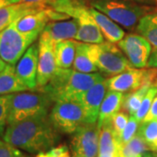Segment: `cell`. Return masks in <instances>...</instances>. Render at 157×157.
I'll list each match as a JSON object with an SVG mask.
<instances>
[{
    "instance_id": "obj_31",
    "label": "cell",
    "mask_w": 157,
    "mask_h": 157,
    "mask_svg": "<svg viewBox=\"0 0 157 157\" xmlns=\"http://www.w3.org/2000/svg\"><path fill=\"white\" fill-rule=\"evenodd\" d=\"M35 157H72L69 147L65 144H60L50 148L49 150L41 152Z\"/></svg>"
},
{
    "instance_id": "obj_28",
    "label": "cell",
    "mask_w": 157,
    "mask_h": 157,
    "mask_svg": "<svg viewBox=\"0 0 157 157\" xmlns=\"http://www.w3.org/2000/svg\"><path fill=\"white\" fill-rule=\"evenodd\" d=\"M128 113L124 110H120L119 112L114 113L109 120L113 130L117 137L118 141L123 132L124 128H126L127 124L128 122Z\"/></svg>"
},
{
    "instance_id": "obj_30",
    "label": "cell",
    "mask_w": 157,
    "mask_h": 157,
    "mask_svg": "<svg viewBox=\"0 0 157 157\" xmlns=\"http://www.w3.org/2000/svg\"><path fill=\"white\" fill-rule=\"evenodd\" d=\"M139 126H140V122L133 115H131L129 117L128 122L127 124L126 128H124L123 132L119 139V143L124 144V143L128 142L129 140L137 134Z\"/></svg>"
},
{
    "instance_id": "obj_23",
    "label": "cell",
    "mask_w": 157,
    "mask_h": 157,
    "mask_svg": "<svg viewBox=\"0 0 157 157\" xmlns=\"http://www.w3.org/2000/svg\"><path fill=\"white\" fill-rule=\"evenodd\" d=\"M136 31L149 41L154 49L157 50V8L140 19Z\"/></svg>"
},
{
    "instance_id": "obj_20",
    "label": "cell",
    "mask_w": 157,
    "mask_h": 157,
    "mask_svg": "<svg viewBox=\"0 0 157 157\" xmlns=\"http://www.w3.org/2000/svg\"><path fill=\"white\" fill-rule=\"evenodd\" d=\"M30 90L23 84L16 73L15 66L7 64L0 74V96Z\"/></svg>"
},
{
    "instance_id": "obj_2",
    "label": "cell",
    "mask_w": 157,
    "mask_h": 157,
    "mask_svg": "<svg viewBox=\"0 0 157 157\" xmlns=\"http://www.w3.org/2000/svg\"><path fill=\"white\" fill-rule=\"evenodd\" d=\"M103 79L105 78L98 73H84L58 67L50 81L38 91L47 94L53 103L59 101L80 102L85 93Z\"/></svg>"
},
{
    "instance_id": "obj_34",
    "label": "cell",
    "mask_w": 157,
    "mask_h": 157,
    "mask_svg": "<svg viewBox=\"0 0 157 157\" xmlns=\"http://www.w3.org/2000/svg\"><path fill=\"white\" fill-rule=\"evenodd\" d=\"M23 2H27L32 4H39V5H44V6L52 7L56 4L57 0H22Z\"/></svg>"
},
{
    "instance_id": "obj_35",
    "label": "cell",
    "mask_w": 157,
    "mask_h": 157,
    "mask_svg": "<svg viewBox=\"0 0 157 157\" xmlns=\"http://www.w3.org/2000/svg\"><path fill=\"white\" fill-rule=\"evenodd\" d=\"M147 67L151 68H156L157 69V50L154 49V51L151 52V55L149 57ZM155 86H157V80Z\"/></svg>"
},
{
    "instance_id": "obj_26",
    "label": "cell",
    "mask_w": 157,
    "mask_h": 157,
    "mask_svg": "<svg viewBox=\"0 0 157 157\" xmlns=\"http://www.w3.org/2000/svg\"><path fill=\"white\" fill-rule=\"evenodd\" d=\"M137 134L144 140L151 151L157 152V120L140 122Z\"/></svg>"
},
{
    "instance_id": "obj_24",
    "label": "cell",
    "mask_w": 157,
    "mask_h": 157,
    "mask_svg": "<svg viewBox=\"0 0 157 157\" xmlns=\"http://www.w3.org/2000/svg\"><path fill=\"white\" fill-rule=\"evenodd\" d=\"M149 150L150 148L144 140L136 134L128 142L120 144L118 157H142Z\"/></svg>"
},
{
    "instance_id": "obj_9",
    "label": "cell",
    "mask_w": 157,
    "mask_h": 157,
    "mask_svg": "<svg viewBox=\"0 0 157 157\" xmlns=\"http://www.w3.org/2000/svg\"><path fill=\"white\" fill-rule=\"evenodd\" d=\"M156 80V68L132 67L123 73L107 78V84L108 90L128 94L146 84L155 85Z\"/></svg>"
},
{
    "instance_id": "obj_14",
    "label": "cell",
    "mask_w": 157,
    "mask_h": 157,
    "mask_svg": "<svg viewBox=\"0 0 157 157\" xmlns=\"http://www.w3.org/2000/svg\"><path fill=\"white\" fill-rule=\"evenodd\" d=\"M107 79H103L94 85L82 96L79 103L82 105L86 112L87 123L97 122L100 108L107 94Z\"/></svg>"
},
{
    "instance_id": "obj_5",
    "label": "cell",
    "mask_w": 157,
    "mask_h": 157,
    "mask_svg": "<svg viewBox=\"0 0 157 157\" xmlns=\"http://www.w3.org/2000/svg\"><path fill=\"white\" fill-rule=\"evenodd\" d=\"M53 102L45 93L20 92L12 94L8 116V125L29 118L47 114Z\"/></svg>"
},
{
    "instance_id": "obj_33",
    "label": "cell",
    "mask_w": 157,
    "mask_h": 157,
    "mask_svg": "<svg viewBox=\"0 0 157 157\" xmlns=\"http://www.w3.org/2000/svg\"><path fill=\"white\" fill-rule=\"evenodd\" d=\"M151 120H157V95L155 96V100H154L153 103H152L151 108H150L149 112H148L147 115L144 119L143 121H151Z\"/></svg>"
},
{
    "instance_id": "obj_36",
    "label": "cell",
    "mask_w": 157,
    "mask_h": 157,
    "mask_svg": "<svg viewBox=\"0 0 157 157\" xmlns=\"http://www.w3.org/2000/svg\"><path fill=\"white\" fill-rule=\"evenodd\" d=\"M19 2H23L22 0H0V9L4 8L7 6H10L12 4H16V3H19Z\"/></svg>"
},
{
    "instance_id": "obj_27",
    "label": "cell",
    "mask_w": 157,
    "mask_h": 157,
    "mask_svg": "<svg viewBox=\"0 0 157 157\" xmlns=\"http://www.w3.org/2000/svg\"><path fill=\"white\" fill-rule=\"evenodd\" d=\"M156 95L157 86L153 85L151 87L148 89V91H147V93L146 94V95H145L143 101H142L141 104H140L139 109L133 115L140 123L144 121V119L147 115V113H148L150 108H151L152 103H153V101H154V100H155V98Z\"/></svg>"
},
{
    "instance_id": "obj_4",
    "label": "cell",
    "mask_w": 157,
    "mask_h": 157,
    "mask_svg": "<svg viewBox=\"0 0 157 157\" xmlns=\"http://www.w3.org/2000/svg\"><path fill=\"white\" fill-rule=\"evenodd\" d=\"M53 10L73 17L78 24V31L75 39L87 44H101L104 36L95 20L92 17L89 8L75 0H57L52 7Z\"/></svg>"
},
{
    "instance_id": "obj_18",
    "label": "cell",
    "mask_w": 157,
    "mask_h": 157,
    "mask_svg": "<svg viewBox=\"0 0 157 157\" xmlns=\"http://www.w3.org/2000/svg\"><path fill=\"white\" fill-rule=\"evenodd\" d=\"M124 96V94L121 92L113 90L107 91L100 108L99 117L97 121L99 128H101L104 122L109 121L114 113H116L121 109Z\"/></svg>"
},
{
    "instance_id": "obj_7",
    "label": "cell",
    "mask_w": 157,
    "mask_h": 157,
    "mask_svg": "<svg viewBox=\"0 0 157 157\" xmlns=\"http://www.w3.org/2000/svg\"><path fill=\"white\" fill-rule=\"evenodd\" d=\"M49 115L58 131L63 134H73L87 123L84 108L78 101H56Z\"/></svg>"
},
{
    "instance_id": "obj_10",
    "label": "cell",
    "mask_w": 157,
    "mask_h": 157,
    "mask_svg": "<svg viewBox=\"0 0 157 157\" xmlns=\"http://www.w3.org/2000/svg\"><path fill=\"white\" fill-rule=\"evenodd\" d=\"M100 130L98 124L86 123L78 128L71 140L72 157H96L99 154Z\"/></svg>"
},
{
    "instance_id": "obj_15",
    "label": "cell",
    "mask_w": 157,
    "mask_h": 157,
    "mask_svg": "<svg viewBox=\"0 0 157 157\" xmlns=\"http://www.w3.org/2000/svg\"><path fill=\"white\" fill-rule=\"evenodd\" d=\"M50 6L19 2L0 9V32L16 23L23 17L47 9Z\"/></svg>"
},
{
    "instance_id": "obj_11",
    "label": "cell",
    "mask_w": 157,
    "mask_h": 157,
    "mask_svg": "<svg viewBox=\"0 0 157 157\" xmlns=\"http://www.w3.org/2000/svg\"><path fill=\"white\" fill-rule=\"evenodd\" d=\"M117 45L121 49L135 68H145L147 67L149 57L152 52V45L149 41L140 34H127Z\"/></svg>"
},
{
    "instance_id": "obj_17",
    "label": "cell",
    "mask_w": 157,
    "mask_h": 157,
    "mask_svg": "<svg viewBox=\"0 0 157 157\" xmlns=\"http://www.w3.org/2000/svg\"><path fill=\"white\" fill-rule=\"evenodd\" d=\"M88 8L92 17H94L99 28L101 29L104 38L108 42L118 43L125 37L124 30L118 25L117 23L114 22L104 13L94 9V7L91 6Z\"/></svg>"
},
{
    "instance_id": "obj_19",
    "label": "cell",
    "mask_w": 157,
    "mask_h": 157,
    "mask_svg": "<svg viewBox=\"0 0 157 157\" xmlns=\"http://www.w3.org/2000/svg\"><path fill=\"white\" fill-rule=\"evenodd\" d=\"M120 143L112 128L110 121H107L101 126L99 139V156L118 157Z\"/></svg>"
},
{
    "instance_id": "obj_25",
    "label": "cell",
    "mask_w": 157,
    "mask_h": 157,
    "mask_svg": "<svg viewBox=\"0 0 157 157\" xmlns=\"http://www.w3.org/2000/svg\"><path fill=\"white\" fill-rule=\"evenodd\" d=\"M152 86L153 85L151 84H146L142 86L139 89L127 94L124 96L123 104H122L121 109L126 111L130 115H134L139 109L144 97Z\"/></svg>"
},
{
    "instance_id": "obj_39",
    "label": "cell",
    "mask_w": 157,
    "mask_h": 157,
    "mask_svg": "<svg viewBox=\"0 0 157 157\" xmlns=\"http://www.w3.org/2000/svg\"><path fill=\"white\" fill-rule=\"evenodd\" d=\"M142 157H154V156L152 155L151 154H149V153H145V154L142 155Z\"/></svg>"
},
{
    "instance_id": "obj_38",
    "label": "cell",
    "mask_w": 157,
    "mask_h": 157,
    "mask_svg": "<svg viewBox=\"0 0 157 157\" xmlns=\"http://www.w3.org/2000/svg\"><path fill=\"white\" fill-rule=\"evenodd\" d=\"M6 66H7V63L5 62L1 58H0V74L1 73L5 70V68L6 67Z\"/></svg>"
},
{
    "instance_id": "obj_21",
    "label": "cell",
    "mask_w": 157,
    "mask_h": 157,
    "mask_svg": "<svg viewBox=\"0 0 157 157\" xmlns=\"http://www.w3.org/2000/svg\"><path fill=\"white\" fill-rule=\"evenodd\" d=\"M77 41L73 39L62 40L55 43L54 53L56 59L57 67L63 69H69L73 67Z\"/></svg>"
},
{
    "instance_id": "obj_1",
    "label": "cell",
    "mask_w": 157,
    "mask_h": 157,
    "mask_svg": "<svg viewBox=\"0 0 157 157\" xmlns=\"http://www.w3.org/2000/svg\"><path fill=\"white\" fill-rule=\"evenodd\" d=\"M3 140L28 153L39 154L55 147L60 135L47 113L8 125Z\"/></svg>"
},
{
    "instance_id": "obj_22",
    "label": "cell",
    "mask_w": 157,
    "mask_h": 157,
    "mask_svg": "<svg viewBox=\"0 0 157 157\" xmlns=\"http://www.w3.org/2000/svg\"><path fill=\"white\" fill-rule=\"evenodd\" d=\"M89 45L90 44L87 43L77 42L73 70L84 73H93L98 71V68L90 56Z\"/></svg>"
},
{
    "instance_id": "obj_13",
    "label": "cell",
    "mask_w": 157,
    "mask_h": 157,
    "mask_svg": "<svg viewBox=\"0 0 157 157\" xmlns=\"http://www.w3.org/2000/svg\"><path fill=\"white\" fill-rule=\"evenodd\" d=\"M38 62L39 45L33 44L24 53L15 67L17 76L30 91L38 90Z\"/></svg>"
},
{
    "instance_id": "obj_40",
    "label": "cell",
    "mask_w": 157,
    "mask_h": 157,
    "mask_svg": "<svg viewBox=\"0 0 157 157\" xmlns=\"http://www.w3.org/2000/svg\"><path fill=\"white\" fill-rule=\"evenodd\" d=\"M96 157H100V156H99V155H98V156H96Z\"/></svg>"
},
{
    "instance_id": "obj_8",
    "label": "cell",
    "mask_w": 157,
    "mask_h": 157,
    "mask_svg": "<svg viewBox=\"0 0 157 157\" xmlns=\"http://www.w3.org/2000/svg\"><path fill=\"white\" fill-rule=\"evenodd\" d=\"M37 39L36 36L19 33L12 24L0 32V58L7 64L15 66Z\"/></svg>"
},
{
    "instance_id": "obj_3",
    "label": "cell",
    "mask_w": 157,
    "mask_h": 157,
    "mask_svg": "<svg viewBox=\"0 0 157 157\" xmlns=\"http://www.w3.org/2000/svg\"><path fill=\"white\" fill-rule=\"evenodd\" d=\"M90 5L129 30L136 28L142 17L157 8L128 0H91Z\"/></svg>"
},
{
    "instance_id": "obj_16",
    "label": "cell",
    "mask_w": 157,
    "mask_h": 157,
    "mask_svg": "<svg viewBox=\"0 0 157 157\" xmlns=\"http://www.w3.org/2000/svg\"><path fill=\"white\" fill-rule=\"evenodd\" d=\"M78 31V24L76 19L50 21L41 33L47 38L57 43L62 40L76 38Z\"/></svg>"
},
{
    "instance_id": "obj_6",
    "label": "cell",
    "mask_w": 157,
    "mask_h": 157,
    "mask_svg": "<svg viewBox=\"0 0 157 157\" xmlns=\"http://www.w3.org/2000/svg\"><path fill=\"white\" fill-rule=\"evenodd\" d=\"M89 52L98 70L107 76H115L133 67L123 52L114 43L104 41L101 44H90Z\"/></svg>"
},
{
    "instance_id": "obj_29",
    "label": "cell",
    "mask_w": 157,
    "mask_h": 157,
    "mask_svg": "<svg viewBox=\"0 0 157 157\" xmlns=\"http://www.w3.org/2000/svg\"><path fill=\"white\" fill-rule=\"evenodd\" d=\"M11 96L12 94L0 96V136L2 137L8 126V116L10 112Z\"/></svg>"
},
{
    "instance_id": "obj_32",
    "label": "cell",
    "mask_w": 157,
    "mask_h": 157,
    "mask_svg": "<svg viewBox=\"0 0 157 157\" xmlns=\"http://www.w3.org/2000/svg\"><path fill=\"white\" fill-rule=\"evenodd\" d=\"M0 157H27L11 143L5 140H0Z\"/></svg>"
},
{
    "instance_id": "obj_12",
    "label": "cell",
    "mask_w": 157,
    "mask_h": 157,
    "mask_svg": "<svg viewBox=\"0 0 157 157\" xmlns=\"http://www.w3.org/2000/svg\"><path fill=\"white\" fill-rule=\"evenodd\" d=\"M39 62H38V74L37 82L38 90L41 89L47 84L56 73L58 67L56 64L54 45L49 38L44 34L39 35Z\"/></svg>"
},
{
    "instance_id": "obj_37",
    "label": "cell",
    "mask_w": 157,
    "mask_h": 157,
    "mask_svg": "<svg viewBox=\"0 0 157 157\" xmlns=\"http://www.w3.org/2000/svg\"><path fill=\"white\" fill-rule=\"evenodd\" d=\"M128 1H133L136 3H140V4H144V5H156L157 6V0H128Z\"/></svg>"
}]
</instances>
